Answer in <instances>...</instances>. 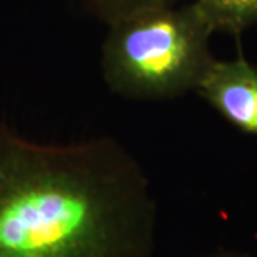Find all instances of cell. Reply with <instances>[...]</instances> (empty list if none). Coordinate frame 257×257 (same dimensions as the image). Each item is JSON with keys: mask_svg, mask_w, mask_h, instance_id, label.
<instances>
[{"mask_svg": "<svg viewBox=\"0 0 257 257\" xmlns=\"http://www.w3.org/2000/svg\"><path fill=\"white\" fill-rule=\"evenodd\" d=\"M157 206L117 139L22 138L0 120V257H152Z\"/></svg>", "mask_w": 257, "mask_h": 257, "instance_id": "6da1fadb", "label": "cell"}, {"mask_svg": "<svg viewBox=\"0 0 257 257\" xmlns=\"http://www.w3.org/2000/svg\"><path fill=\"white\" fill-rule=\"evenodd\" d=\"M213 32L239 35L257 25V0H193Z\"/></svg>", "mask_w": 257, "mask_h": 257, "instance_id": "277c9868", "label": "cell"}, {"mask_svg": "<svg viewBox=\"0 0 257 257\" xmlns=\"http://www.w3.org/2000/svg\"><path fill=\"white\" fill-rule=\"evenodd\" d=\"M101 47V73L117 96L173 100L194 92L214 59V33L194 5H162L117 19Z\"/></svg>", "mask_w": 257, "mask_h": 257, "instance_id": "7a4b0ae2", "label": "cell"}, {"mask_svg": "<svg viewBox=\"0 0 257 257\" xmlns=\"http://www.w3.org/2000/svg\"><path fill=\"white\" fill-rule=\"evenodd\" d=\"M180 0H86L87 8L93 13L110 25L117 19L124 18L139 10L155 8L162 5H175Z\"/></svg>", "mask_w": 257, "mask_h": 257, "instance_id": "5b68a950", "label": "cell"}, {"mask_svg": "<svg viewBox=\"0 0 257 257\" xmlns=\"http://www.w3.org/2000/svg\"><path fill=\"white\" fill-rule=\"evenodd\" d=\"M202 257H254L246 254V253H237V251H217V253H211Z\"/></svg>", "mask_w": 257, "mask_h": 257, "instance_id": "8992f818", "label": "cell"}, {"mask_svg": "<svg viewBox=\"0 0 257 257\" xmlns=\"http://www.w3.org/2000/svg\"><path fill=\"white\" fill-rule=\"evenodd\" d=\"M194 92L230 124L257 138V67L247 59H213Z\"/></svg>", "mask_w": 257, "mask_h": 257, "instance_id": "3957f363", "label": "cell"}]
</instances>
